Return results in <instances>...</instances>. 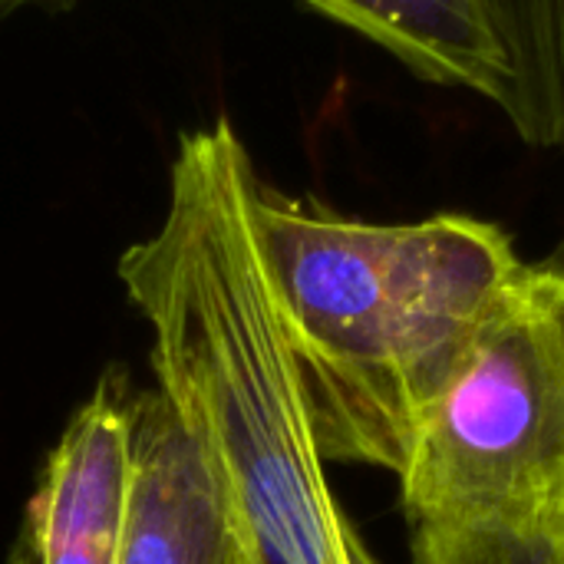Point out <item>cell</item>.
<instances>
[{
  "label": "cell",
  "instance_id": "6da1fadb",
  "mask_svg": "<svg viewBox=\"0 0 564 564\" xmlns=\"http://www.w3.org/2000/svg\"><path fill=\"white\" fill-rule=\"evenodd\" d=\"M258 172L228 116L178 139L162 225L119 278L152 370L218 463L261 564H350L344 519L254 225Z\"/></svg>",
  "mask_w": 564,
  "mask_h": 564
},
{
  "label": "cell",
  "instance_id": "8992f818",
  "mask_svg": "<svg viewBox=\"0 0 564 564\" xmlns=\"http://www.w3.org/2000/svg\"><path fill=\"white\" fill-rule=\"evenodd\" d=\"M357 30L420 79L486 96L502 109L509 59L489 0H304Z\"/></svg>",
  "mask_w": 564,
  "mask_h": 564
},
{
  "label": "cell",
  "instance_id": "7a4b0ae2",
  "mask_svg": "<svg viewBox=\"0 0 564 564\" xmlns=\"http://www.w3.org/2000/svg\"><path fill=\"white\" fill-rule=\"evenodd\" d=\"M254 225L324 463L397 476L529 261L486 218L373 225L264 182Z\"/></svg>",
  "mask_w": 564,
  "mask_h": 564
},
{
  "label": "cell",
  "instance_id": "5b68a950",
  "mask_svg": "<svg viewBox=\"0 0 564 564\" xmlns=\"http://www.w3.org/2000/svg\"><path fill=\"white\" fill-rule=\"evenodd\" d=\"M132 499V400L99 383L69 420L26 506L20 552L86 549L119 558Z\"/></svg>",
  "mask_w": 564,
  "mask_h": 564
},
{
  "label": "cell",
  "instance_id": "30bf717a",
  "mask_svg": "<svg viewBox=\"0 0 564 564\" xmlns=\"http://www.w3.org/2000/svg\"><path fill=\"white\" fill-rule=\"evenodd\" d=\"M558 3H564V0H558Z\"/></svg>",
  "mask_w": 564,
  "mask_h": 564
},
{
  "label": "cell",
  "instance_id": "52a82bcc",
  "mask_svg": "<svg viewBox=\"0 0 564 564\" xmlns=\"http://www.w3.org/2000/svg\"><path fill=\"white\" fill-rule=\"evenodd\" d=\"M413 564H564V529L512 522L413 525Z\"/></svg>",
  "mask_w": 564,
  "mask_h": 564
},
{
  "label": "cell",
  "instance_id": "9c48e42d",
  "mask_svg": "<svg viewBox=\"0 0 564 564\" xmlns=\"http://www.w3.org/2000/svg\"><path fill=\"white\" fill-rule=\"evenodd\" d=\"M552 264H558V268H564V235H562V241H558V248L552 251V258H549Z\"/></svg>",
  "mask_w": 564,
  "mask_h": 564
},
{
  "label": "cell",
  "instance_id": "ba28073f",
  "mask_svg": "<svg viewBox=\"0 0 564 564\" xmlns=\"http://www.w3.org/2000/svg\"><path fill=\"white\" fill-rule=\"evenodd\" d=\"M17 564H116V558L86 549H46V552H20Z\"/></svg>",
  "mask_w": 564,
  "mask_h": 564
},
{
  "label": "cell",
  "instance_id": "3957f363",
  "mask_svg": "<svg viewBox=\"0 0 564 564\" xmlns=\"http://www.w3.org/2000/svg\"><path fill=\"white\" fill-rule=\"evenodd\" d=\"M397 479L413 525L564 529V268H522Z\"/></svg>",
  "mask_w": 564,
  "mask_h": 564
},
{
  "label": "cell",
  "instance_id": "277c9868",
  "mask_svg": "<svg viewBox=\"0 0 564 564\" xmlns=\"http://www.w3.org/2000/svg\"><path fill=\"white\" fill-rule=\"evenodd\" d=\"M116 564H261L205 443L172 400H132V499Z\"/></svg>",
  "mask_w": 564,
  "mask_h": 564
}]
</instances>
